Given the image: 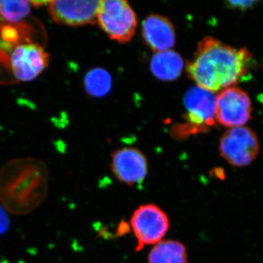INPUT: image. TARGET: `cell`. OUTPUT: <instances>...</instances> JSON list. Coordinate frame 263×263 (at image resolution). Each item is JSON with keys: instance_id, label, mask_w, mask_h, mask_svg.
Masks as SVG:
<instances>
[{"instance_id": "obj_1", "label": "cell", "mask_w": 263, "mask_h": 263, "mask_svg": "<svg viewBox=\"0 0 263 263\" xmlns=\"http://www.w3.org/2000/svg\"><path fill=\"white\" fill-rule=\"evenodd\" d=\"M253 57L246 48L236 49L212 37L198 43L189 62V76L202 89L215 93L233 87L249 73Z\"/></svg>"}, {"instance_id": "obj_2", "label": "cell", "mask_w": 263, "mask_h": 263, "mask_svg": "<svg viewBox=\"0 0 263 263\" xmlns=\"http://www.w3.org/2000/svg\"><path fill=\"white\" fill-rule=\"evenodd\" d=\"M48 179L47 167L40 160L10 161L0 171V205L13 215L30 214L46 200Z\"/></svg>"}, {"instance_id": "obj_3", "label": "cell", "mask_w": 263, "mask_h": 263, "mask_svg": "<svg viewBox=\"0 0 263 263\" xmlns=\"http://www.w3.org/2000/svg\"><path fill=\"white\" fill-rule=\"evenodd\" d=\"M97 22L109 37L122 43L130 41L138 24L136 13L124 0L100 1Z\"/></svg>"}, {"instance_id": "obj_4", "label": "cell", "mask_w": 263, "mask_h": 263, "mask_svg": "<svg viewBox=\"0 0 263 263\" xmlns=\"http://www.w3.org/2000/svg\"><path fill=\"white\" fill-rule=\"evenodd\" d=\"M130 224L138 241L137 251L162 241L170 229L168 216L158 205L152 203L137 208L131 216Z\"/></svg>"}, {"instance_id": "obj_5", "label": "cell", "mask_w": 263, "mask_h": 263, "mask_svg": "<svg viewBox=\"0 0 263 263\" xmlns=\"http://www.w3.org/2000/svg\"><path fill=\"white\" fill-rule=\"evenodd\" d=\"M219 150L221 157L232 166L245 167L258 155V138L248 127L230 128L221 136Z\"/></svg>"}, {"instance_id": "obj_6", "label": "cell", "mask_w": 263, "mask_h": 263, "mask_svg": "<svg viewBox=\"0 0 263 263\" xmlns=\"http://www.w3.org/2000/svg\"><path fill=\"white\" fill-rule=\"evenodd\" d=\"M186 110L187 133L205 132L216 120L215 93L196 86L190 88L183 98Z\"/></svg>"}, {"instance_id": "obj_7", "label": "cell", "mask_w": 263, "mask_h": 263, "mask_svg": "<svg viewBox=\"0 0 263 263\" xmlns=\"http://www.w3.org/2000/svg\"><path fill=\"white\" fill-rule=\"evenodd\" d=\"M252 117V102L239 88L230 87L216 96V120L224 127H243Z\"/></svg>"}, {"instance_id": "obj_8", "label": "cell", "mask_w": 263, "mask_h": 263, "mask_svg": "<svg viewBox=\"0 0 263 263\" xmlns=\"http://www.w3.org/2000/svg\"><path fill=\"white\" fill-rule=\"evenodd\" d=\"M49 54L38 43L17 45L10 56L12 72L17 80L29 82L37 79L49 65Z\"/></svg>"}, {"instance_id": "obj_9", "label": "cell", "mask_w": 263, "mask_h": 263, "mask_svg": "<svg viewBox=\"0 0 263 263\" xmlns=\"http://www.w3.org/2000/svg\"><path fill=\"white\" fill-rule=\"evenodd\" d=\"M100 1L57 0L48 3V11L57 24L79 27L96 23Z\"/></svg>"}, {"instance_id": "obj_10", "label": "cell", "mask_w": 263, "mask_h": 263, "mask_svg": "<svg viewBox=\"0 0 263 263\" xmlns=\"http://www.w3.org/2000/svg\"><path fill=\"white\" fill-rule=\"evenodd\" d=\"M110 164L115 177L128 186L143 182L148 174V161L138 148L125 147L116 150Z\"/></svg>"}, {"instance_id": "obj_11", "label": "cell", "mask_w": 263, "mask_h": 263, "mask_svg": "<svg viewBox=\"0 0 263 263\" xmlns=\"http://www.w3.org/2000/svg\"><path fill=\"white\" fill-rule=\"evenodd\" d=\"M142 34L147 46L156 53L170 51L176 43V32L168 18L151 15L142 25Z\"/></svg>"}, {"instance_id": "obj_12", "label": "cell", "mask_w": 263, "mask_h": 263, "mask_svg": "<svg viewBox=\"0 0 263 263\" xmlns=\"http://www.w3.org/2000/svg\"><path fill=\"white\" fill-rule=\"evenodd\" d=\"M151 70L157 79L163 81H173L181 76L183 61L179 53L174 51L156 53L151 61Z\"/></svg>"}, {"instance_id": "obj_13", "label": "cell", "mask_w": 263, "mask_h": 263, "mask_svg": "<svg viewBox=\"0 0 263 263\" xmlns=\"http://www.w3.org/2000/svg\"><path fill=\"white\" fill-rule=\"evenodd\" d=\"M148 263H188L187 249L179 240H162L150 251Z\"/></svg>"}, {"instance_id": "obj_14", "label": "cell", "mask_w": 263, "mask_h": 263, "mask_svg": "<svg viewBox=\"0 0 263 263\" xmlns=\"http://www.w3.org/2000/svg\"><path fill=\"white\" fill-rule=\"evenodd\" d=\"M111 76L108 71L95 68L87 72L84 78V87L88 94L96 98L105 96L111 89Z\"/></svg>"}, {"instance_id": "obj_15", "label": "cell", "mask_w": 263, "mask_h": 263, "mask_svg": "<svg viewBox=\"0 0 263 263\" xmlns=\"http://www.w3.org/2000/svg\"><path fill=\"white\" fill-rule=\"evenodd\" d=\"M32 6L30 1H0V17L9 23H18L28 16Z\"/></svg>"}, {"instance_id": "obj_16", "label": "cell", "mask_w": 263, "mask_h": 263, "mask_svg": "<svg viewBox=\"0 0 263 263\" xmlns=\"http://www.w3.org/2000/svg\"><path fill=\"white\" fill-rule=\"evenodd\" d=\"M257 4L255 1H229L228 2V6L233 9L245 10L249 9Z\"/></svg>"}, {"instance_id": "obj_17", "label": "cell", "mask_w": 263, "mask_h": 263, "mask_svg": "<svg viewBox=\"0 0 263 263\" xmlns=\"http://www.w3.org/2000/svg\"><path fill=\"white\" fill-rule=\"evenodd\" d=\"M4 208L0 207V234L4 233L8 226V219L4 212Z\"/></svg>"}]
</instances>
